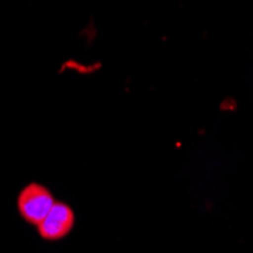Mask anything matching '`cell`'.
<instances>
[{
	"instance_id": "cell-2",
	"label": "cell",
	"mask_w": 253,
	"mask_h": 253,
	"mask_svg": "<svg viewBox=\"0 0 253 253\" xmlns=\"http://www.w3.org/2000/svg\"><path fill=\"white\" fill-rule=\"evenodd\" d=\"M75 226V212L64 202H55L49 214L37 226L42 240L58 241L65 238Z\"/></svg>"
},
{
	"instance_id": "cell-1",
	"label": "cell",
	"mask_w": 253,
	"mask_h": 253,
	"mask_svg": "<svg viewBox=\"0 0 253 253\" xmlns=\"http://www.w3.org/2000/svg\"><path fill=\"white\" fill-rule=\"evenodd\" d=\"M55 202V197L47 188L34 182L20 191L17 197V208L26 223L38 226L49 214Z\"/></svg>"
}]
</instances>
